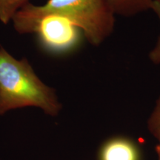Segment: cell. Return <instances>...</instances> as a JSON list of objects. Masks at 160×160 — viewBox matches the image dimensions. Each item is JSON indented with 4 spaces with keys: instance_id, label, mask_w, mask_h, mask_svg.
I'll list each match as a JSON object with an SVG mask.
<instances>
[{
    "instance_id": "6da1fadb",
    "label": "cell",
    "mask_w": 160,
    "mask_h": 160,
    "mask_svg": "<svg viewBox=\"0 0 160 160\" xmlns=\"http://www.w3.org/2000/svg\"><path fill=\"white\" fill-rule=\"evenodd\" d=\"M48 15L68 19L94 46L103 43L115 28L116 14L108 0H48L43 5L28 2L12 21L18 33H34L40 20Z\"/></svg>"
},
{
    "instance_id": "7a4b0ae2",
    "label": "cell",
    "mask_w": 160,
    "mask_h": 160,
    "mask_svg": "<svg viewBox=\"0 0 160 160\" xmlns=\"http://www.w3.org/2000/svg\"><path fill=\"white\" fill-rule=\"evenodd\" d=\"M26 107L57 117L62 108L55 90L38 77L27 59L18 60L0 48V116Z\"/></svg>"
},
{
    "instance_id": "3957f363",
    "label": "cell",
    "mask_w": 160,
    "mask_h": 160,
    "mask_svg": "<svg viewBox=\"0 0 160 160\" xmlns=\"http://www.w3.org/2000/svg\"><path fill=\"white\" fill-rule=\"evenodd\" d=\"M81 32L66 18L48 15L40 20L34 33H37L39 45L45 51L64 53L77 47Z\"/></svg>"
},
{
    "instance_id": "277c9868",
    "label": "cell",
    "mask_w": 160,
    "mask_h": 160,
    "mask_svg": "<svg viewBox=\"0 0 160 160\" xmlns=\"http://www.w3.org/2000/svg\"><path fill=\"white\" fill-rule=\"evenodd\" d=\"M97 160H142L139 147L135 141L125 136H113L99 146Z\"/></svg>"
},
{
    "instance_id": "5b68a950",
    "label": "cell",
    "mask_w": 160,
    "mask_h": 160,
    "mask_svg": "<svg viewBox=\"0 0 160 160\" xmlns=\"http://www.w3.org/2000/svg\"><path fill=\"white\" fill-rule=\"evenodd\" d=\"M116 15L129 17L151 10L154 0H108Z\"/></svg>"
},
{
    "instance_id": "8992f818",
    "label": "cell",
    "mask_w": 160,
    "mask_h": 160,
    "mask_svg": "<svg viewBox=\"0 0 160 160\" xmlns=\"http://www.w3.org/2000/svg\"><path fill=\"white\" fill-rule=\"evenodd\" d=\"M147 125L150 133L157 142L156 151L158 160H160V96L156 101L153 111L149 116Z\"/></svg>"
},
{
    "instance_id": "52a82bcc",
    "label": "cell",
    "mask_w": 160,
    "mask_h": 160,
    "mask_svg": "<svg viewBox=\"0 0 160 160\" xmlns=\"http://www.w3.org/2000/svg\"><path fill=\"white\" fill-rule=\"evenodd\" d=\"M29 0H0V21L8 24Z\"/></svg>"
},
{
    "instance_id": "ba28073f",
    "label": "cell",
    "mask_w": 160,
    "mask_h": 160,
    "mask_svg": "<svg viewBox=\"0 0 160 160\" xmlns=\"http://www.w3.org/2000/svg\"><path fill=\"white\" fill-rule=\"evenodd\" d=\"M151 11H153L157 15L160 23V4L158 2L155 1L153 2L151 7ZM149 59L154 65H159L160 64V34L158 38L157 43L151 50L149 53Z\"/></svg>"
},
{
    "instance_id": "9c48e42d",
    "label": "cell",
    "mask_w": 160,
    "mask_h": 160,
    "mask_svg": "<svg viewBox=\"0 0 160 160\" xmlns=\"http://www.w3.org/2000/svg\"><path fill=\"white\" fill-rule=\"evenodd\" d=\"M155 1H157V2H159V3L160 4V0H155Z\"/></svg>"
}]
</instances>
